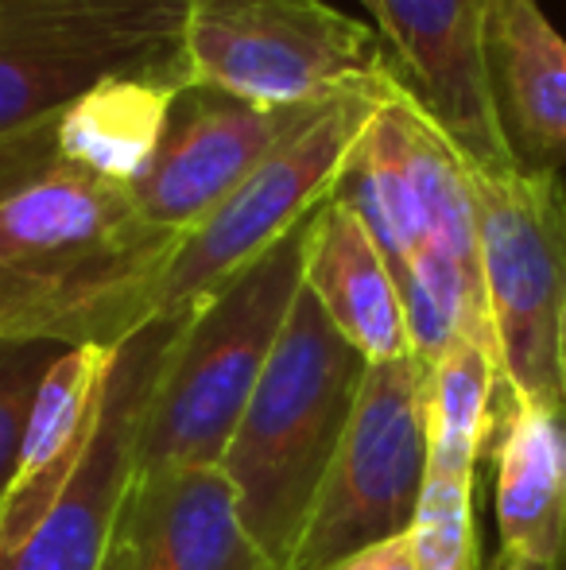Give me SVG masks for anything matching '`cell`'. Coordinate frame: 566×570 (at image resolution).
I'll return each instance as SVG.
<instances>
[{
	"label": "cell",
	"mask_w": 566,
	"mask_h": 570,
	"mask_svg": "<svg viewBox=\"0 0 566 570\" xmlns=\"http://www.w3.org/2000/svg\"><path fill=\"white\" fill-rule=\"evenodd\" d=\"M54 117L0 132V338L117 350L151 323L182 237L151 229L132 190L70 164Z\"/></svg>",
	"instance_id": "cell-1"
},
{
	"label": "cell",
	"mask_w": 566,
	"mask_h": 570,
	"mask_svg": "<svg viewBox=\"0 0 566 570\" xmlns=\"http://www.w3.org/2000/svg\"><path fill=\"white\" fill-rule=\"evenodd\" d=\"M365 368L369 361L341 338L310 287H299L221 458L245 532L276 570L291 567L299 551L315 497L354 420Z\"/></svg>",
	"instance_id": "cell-2"
},
{
	"label": "cell",
	"mask_w": 566,
	"mask_h": 570,
	"mask_svg": "<svg viewBox=\"0 0 566 570\" xmlns=\"http://www.w3.org/2000/svg\"><path fill=\"white\" fill-rule=\"evenodd\" d=\"M315 214L175 323L143 407L137 473L221 465L302 287Z\"/></svg>",
	"instance_id": "cell-3"
},
{
	"label": "cell",
	"mask_w": 566,
	"mask_h": 570,
	"mask_svg": "<svg viewBox=\"0 0 566 570\" xmlns=\"http://www.w3.org/2000/svg\"><path fill=\"white\" fill-rule=\"evenodd\" d=\"M179 62L190 90L260 109H315L396 75L380 31L322 0H187Z\"/></svg>",
	"instance_id": "cell-4"
},
{
	"label": "cell",
	"mask_w": 566,
	"mask_h": 570,
	"mask_svg": "<svg viewBox=\"0 0 566 570\" xmlns=\"http://www.w3.org/2000/svg\"><path fill=\"white\" fill-rule=\"evenodd\" d=\"M396 86L400 78L393 75L315 109L202 226L182 233L151 295V323L195 311L206 295H214L226 279L299 229L318 206L330 203L357 144L365 140Z\"/></svg>",
	"instance_id": "cell-5"
},
{
	"label": "cell",
	"mask_w": 566,
	"mask_h": 570,
	"mask_svg": "<svg viewBox=\"0 0 566 570\" xmlns=\"http://www.w3.org/2000/svg\"><path fill=\"white\" fill-rule=\"evenodd\" d=\"M474 198L500 376L516 400L563 415L555 345L566 307V183L559 171L474 167Z\"/></svg>",
	"instance_id": "cell-6"
},
{
	"label": "cell",
	"mask_w": 566,
	"mask_h": 570,
	"mask_svg": "<svg viewBox=\"0 0 566 570\" xmlns=\"http://www.w3.org/2000/svg\"><path fill=\"white\" fill-rule=\"evenodd\" d=\"M427 481V365L408 357L365 368L354 420L330 462L287 570H334L411 532Z\"/></svg>",
	"instance_id": "cell-7"
},
{
	"label": "cell",
	"mask_w": 566,
	"mask_h": 570,
	"mask_svg": "<svg viewBox=\"0 0 566 570\" xmlns=\"http://www.w3.org/2000/svg\"><path fill=\"white\" fill-rule=\"evenodd\" d=\"M187 0H0V132L179 55Z\"/></svg>",
	"instance_id": "cell-8"
},
{
	"label": "cell",
	"mask_w": 566,
	"mask_h": 570,
	"mask_svg": "<svg viewBox=\"0 0 566 570\" xmlns=\"http://www.w3.org/2000/svg\"><path fill=\"white\" fill-rule=\"evenodd\" d=\"M179 318H156L117 345L109 365L101 420L67 493L23 548L0 559V570H106L117 548L125 504L137 481V439L159 357Z\"/></svg>",
	"instance_id": "cell-9"
},
{
	"label": "cell",
	"mask_w": 566,
	"mask_h": 570,
	"mask_svg": "<svg viewBox=\"0 0 566 570\" xmlns=\"http://www.w3.org/2000/svg\"><path fill=\"white\" fill-rule=\"evenodd\" d=\"M315 109H260L214 90H182L156 159L132 187L137 214L171 237L202 226Z\"/></svg>",
	"instance_id": "cell-10"
},
{
	"label": "cell",
	"mask_w": 566,
	"mask_h": 570,
	"mask_svg": "<svg viewBox=\"0 0 566 570\" xmlns=\"http://www.w3.org/2000/svg\"><path fill=\"white\" fill-rule=\"evenodd\" d=\"M493 0H380L377 31L400 86L477 171L516 167L493 117L485 16Z\"/></svg>",
	"instance_id": "cell-11"
},
{
	"label": "cell",
	"mask_w": 566,
	"mask_h": 570,
	"mask_svg": "<svg viewBox=\"0 0 566 570\" xmlns=\"http://www.w3.org/2000/svg\"><path fill=\"white\" fill-rule=\"evenodd\" d=\"M117 570H276L245 532L221 465L137 473L113 548Z\"/></svg>",
	"instance_id": "cell-12"
},
{
	"label": "cell",
	"mask_w": 566,
	"mask_h": 570,
	"mask_svg": "<svg viewBox=\"0 0 566 570\" xmlns=\"http://www.w3.org/2000/svg\"><path fill=\"white\" fill-rule=\"evenodd\" d=\"M113 353L106 345H70L47 368L23 428L12 485L0 501V559L28 543L82 465L101 420Z\"/></svg>",
	"instance_id": "cell-13"
},
{
	"label": "cell",
	"mask_w": 566,
	"mask_h": 570,
	"mask_svg": "<svg viewBox=\"0 0 566 570\" xmlns=\"http://www.w3.org/2000/svg\"><path fill=\"white\" fill-rule=\"evenodd\" d=\"M485 78L505 148L524 171L566 167V39L539 0H493Z\"/></svg>",
	"instance_id": "cell-14"
},
{
	"label": "cell",
	"mask_w": 566,
	"mask_h": 570,
	"mask_svg": "<svg viewBox=\"0 0 566 570\" xmlns=\"http://www.w3.org/2000/svg\"><path fill=\"white\" fill-rule=\"evenodd\" d=\"M566 415V412H563ZM505 389V415H493L497 439V532L500 563L555 570L566 543V428Z\"/></svg>",
	"instance_id": "cell-15"
},
{
	"label": "cell",
	"mask_w": 566,
	"mask_h": 570,
	"mask_svg": "<svg viewBox=\"0 0 566 570\" xmlns=\"http://www.w3.org/2000/svg\"><path fill=\"white\" fill-rule=\"evenodd\" d=\"M302 287L318 299L338 334L361 353L369 365L396 361L411 353L408 315L388 261L380 256L361 214L334 195L315 214Z\"/></svg>",
	"instance_id": "cell-16"
},
{
	"label": "cell",
	"mask_w": 566,
	"mask_h": 570,
	"mask_svg": "<svg viewBox=\"0 0 566 570\" xmlns=\"http://www.w3.org/2000/svg\"><path fill=\"white\" fill-rule=\"evenodd\" d=\"M182 90L190 86L179 55L159 70L101 78L54 117V144L82 171L132 190L156 159Z\"/></svg>",
	"instance_id": "cell-17"
},
{
	"label": "cell",
	"mask_w": 566,
	"mask_h": 570,
	"mask_svg": "<svg viewBox=\"0 0 566 570\" xmlns=\"http://www.w3.org/2000/svg\"><path fill=\"white\" fill-rule=\"evenodd\" d=\"M500 361L481 342L458 334L427 365V462L477 470L493 435Z\"/></svg>",
	"instance_id": "cell-18"
},
{
	"label": "cell",
	"mask_w": 566,
	"mask_h": 570,
	"mask_svg": "<svg viewBox=\"0 0 566 570\" xmlns=\"http://www.w3.org/2000/svg\"><path fill=\"white\" fill-rule=\"evenodd\" d=\"M474 478L477 470L427 462V481L408 532L416 570H477Z\"/></svg>",
	"instance_id": "cell-19"
},
{
	"label": "cell",
	"mask_w": 566,
	"mask_h": 570,
	"mask_svg": "<svg viewBox=\"0 0 566 570\" xmlns=\"http://www.w3.org/2000/svg\"><path fill=\"white\" fill-rule=\"evenodd\" d=\"M62 350L67 345L54 342L0 338V501H4L8 485H12L16 458H20L23 428H28L36 392Z\"/></svg>",
	"instance_id": "cell-20"
},
{
	"label": "cell",
	"mask_w": 566,
	"mask_h": 570,
	"mask_svg": "<svg viewBox=\"0 0 566 570\" xmlns=\"http://www.w3.org/2000/svg\"><path fill=\"white\" fill-rule=\"evenodd\" d=\"M334 570H416V559H411V540L408 535H396L388 543H377L369 551H357L354 559H346Z\"/></svg>",
	"instance_id": "cell-21"
},
{
	"label": "cell",
	"mask_w": 566,
	"mask_h": 570,
	"mask_svg": "<svg viewBox=\"0 0 566 570\" xmlns=\"http://www.w3.org/2000/svg\"><path fill=\"white\" fill-rule=\"evenodd\" d=\"M555 365H559V392H563V407H566V307L559 318V345H555Z\"/></svg>",
	"instance_id": "cell-22"
},
{
	"label": "cell",
	"mask_w": 566,
	"mask_h": 570,
	"mask_svg": "<svg viewBox=\"0 0 566 570\" xmlns=\"http://www.w3.org/2000/svg\"><path fill=\"white\" fill-rule=\"evenodd\" d=\"M361 8L373 16V20H377V16H380V0H361Z\"/></svg>",
	"instance_id": "cell-23"
},
{
	"label": "cell",
	"mask_w": 566,
	"mask_h": 570,
	"mask_svg": "<svg viewBox=\"0 0 566 570\" xmlns=\"http://www.w3.org/2000/svg\"><path fill=\"white\" fill-rule=\"evenodd\" d=\"M497 570H532V567H513V563H500L497 559Z\"/></svg>",
	"instance_id": "cell-24"
},
{
	"label": "cell",
	"mask_w": 566,
	"mask_h": 570,
	"mask_svg": "<svg viewBox=\"0 0 566 570\" xmlns=\"http://www.w3.org/2000/svg\"><path fill=\"white\" fill-rule=\"evenodd\" d=\"M555 570H566V543H563V556H559V567Z\"/></svg>",
	"instance_id": "cell-25"
},
{
	"label": "cell",
	"mask_w": 566,
	"mask_h": 570,
	"mask_svg": "<svg viewBox=\"0 0 566 570\" xmlns=\"http://www.w3.org/2000/svg\"><path fill=\"white\" fill-rule=\"evenodd\" d=\"M106 570H117V563H113V559H109V567Z\"/></svg>",
	"instance_id": "cell-26"
}]
</instances>
